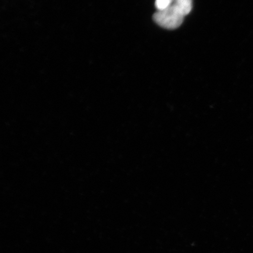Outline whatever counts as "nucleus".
<instances>
[{
  "mask_svg": "<svg viewBox=\"0 0 253 253\" xmlns=\"http://www.w3.org/2000/svg\"><path fill=\"white\" fill-rule=\"evenodd\" d=\"M173 5L182 12L183 15H187L192 9V0H173Z\"/></svg>",
  "mask_w": 253,
  "mask_h": 253,
  "instance_id": "f03ea898",
  "label": "nucleus"
},
{
  "mask_svg": "<svg viewBox=\"0 0 253 253\" xmlns=\"http://www.w3.org/2000/svg\"><path fill=\"white\" fill-rule=\"evenodd\" d=\"M173 0H156L155 5L158 11L163 10L173 5Z\"/></svg>",
  "mask_w": 253,
  "mask_h": 253,
  "instance_id": "7ed1b4c3",
  "label": "nucleus"
},
{
  "mask_svg": "<svg viewBox=\"0 0 253 253\" xmlns=\"http://www.w3.org/2000/svg\"><path fill=\"white\" fill-rule=\"evenodd\" d=\"M185 16L172 5L163 10L158 11L154 14L155 22L160 27L169 30H174L181 26Z\"/></svg>",
  "mask_w": 253,
  "mask_h": 253,
  "instance_id": "f257e3e1",
  "label": "nucleus"
}]
</instances>
